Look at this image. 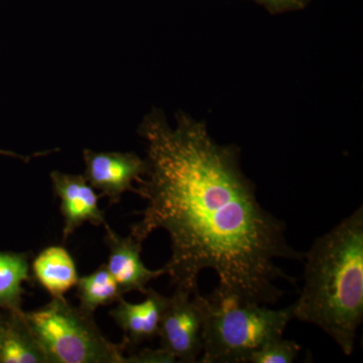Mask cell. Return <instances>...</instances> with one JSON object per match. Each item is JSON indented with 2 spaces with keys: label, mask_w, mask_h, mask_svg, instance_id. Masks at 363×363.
<instances>
[{
  "label": "cell",
  "mask_w": 363,
  "mask_h": 363,
  "mask_svg": "<svg viewBox=\"0 0 363 363\" xmlns=\"http://www.w3.org/2000/svg\"><path fill=\"white\" fill-rule=\"evenodd\" d=\"M138 135L147 156L135 193L147 205L130 235L143 242L159 229L169 234L164 269L175 288L194 293L202 271L212 269L222 293L260 305L278 302L279 279L295 284L279 260L304 255L289 245L285 224L260 205L240 150L215 142L206 124L184 112L172 126L152 111Z\"/></svg>",
  "instance_id": "obj_1"
},
{
  "label": "cell",
  "mask_w": 363,
  "mask_h": 363,
  "mask_svg": "<svg viewBox=\"0 0 363 363\" xmlns=\"http://www.w3.org/2000/svg\"><path fill=\"white\" fill-rule=\"evenodd\" d=\"M303 262L293 318L321 328L350 357L363 319V207L318 238Z\"/></svg>",
  "instance_id": "obj_2"
},
{
  "label": "cell",
  "mask_w": 363,
  "mask_h": 363,
  "mask_svg": "<svg viewBox=\"0 0 363 363\" xmlns=\"http://www.w3.org/2000/svg\"><path fill=\"white\" fill-rule=\"evenodd\" d=\"M195 294L204 320L201 363H247L262 344L283 336L294 319L292 305L274 310L217 289L208 296Z\"/></svg>",
  "instance_id": "obj_3"
},
{
  "label": "cell",
  "mask_w": 363,
  "mask_h": 363,
  "mask_svg": "<svg viewBox=\"0 0 363 363\" xmlns=\"http://www.w3.org/2000/svg\"><path fill=\"white\" fill-rule=\"evenodd\" d=\"M48 363H128V344L105 337L93 315L71 305L65 297L52 298L35 311L25 312Z\"/></svg>",
  "instance_id": "obj_4"
},
{
  "label": "cell",
  "mask_w": 363,
  "mask_h": 363,
  "mask_svg": "<svg viewBox=\"0 0 363 363\" xmlns=\"http://www.w3.org/2000/svg\"><path fill=\"white\" fill-rule=\"evenodd\" d=\"M196 292L175 288L162 314L157 334L160 348L177 362H197L203 352L204 320Z\"/></svg>",
  "instance_id": "obj_5"
},
{
  "label": "cell",
  "mask_w": 363,
  "mask_h": 363,
  "mask_svg": "<svg viewBox=\"0 0 363 363\" xmlns=\"http://www.w3.org/2000/svg\"><path fill=\"white\" fill-rule=\"evenodd\" d=\"M86 181L101 196L108 198L111 204H117L124 193L135 192L136 183L145 172V159L135 152H94L83 150Z\"/></svg>",
  "instance_id": "obj_6"
},
{
  "label": "cell",
  "mask_w": 363,
  "mask_h": 363,
  "mask_svg": "<svg viewBox=\"0 0 363 363\" xmlns=\"http://www.w3.org/2000/svg\"><path fill=\"white\" fill-rule=\"evenodd\" d=\"M50 178L55 194L61 200L64 242L86 222L95 226L106 223L104 212L98 206V196L84 176L52 171Z\"/></svg>",
  "instance_id": "obj_7"
},
{
  "label": "cell",
  "mask_w": 363,
  "mask_h": 363,
  "mask_svg": "<svg viewBox=\"0 0 363 363\" xmlns=\"http://www.w3.org/2000/svg\"><path fill=\"white\" fill-rule=\"evenodd\" d=\"M105 243L109 250L106 267L112 278L116 279L121 293L138 291L147 293V285L160 277L167 274L166 269L152 271L145 266L142 260L143 242L133 236L119 235L108 224H104Z\"/></svg>",
  "instance_id": "obj_8"
},
{
  "label": "cell",
  "mask_w": 363,
  "mask_h": 363,
  "mask_svg": "<svg viewBox=\"0 0 363 363\" xmlns=\"http://www.w3.org/2000/svg\"><path fill=\"white\" fill-rule=\"evenodd\" d=\"M145 298L138 304L124 300L117 301V306L109 315L123 331L124 340L128 345H138L152 340L159 334L162 314L168 304V297L152 289H147Z\"/></svg>",
  "instance_id": "obj_9"
},
{
  "label": "cell",
  "mask_w": 363,
  "mask_h": 363,
  "mask_svg": "<svg viewBox=\"0 0 363 363\" xmlns=\"http://www.w3.org/2000/svg\"><path fill=\"white\" fill-rule=\"evenodd\" d=\"M0 363H48L21 308L11 310L7 321H0Z\"/></svg>",
  "instance_id": "obj_10"
},
{
  "label": "cell",
  "mask_w": 363,
  "mask_h": 363,
  "mask_svg": "<svg viewBox=\"0 0 363 363\" xmlns=\"http://www.w3.org/2000/svg\"><path fill=\"white\" fill-rule=\"evenodd\" d=\"M35 278L52 298H62L77 284L75 262L66 248H45L33 262Z\"/></svg>",
  "instance_id": "obj_11"
},
{
  "label": "cell",
  "mask_w": 363,
  "mask_h": 363,
  "mask_svg": "<svg viewBox=\"0 0 363 363\" xmlns=\"http://www.w3.org/2000/svg\"><path fill=\"white\" fill-rule=\"evenodd\" d=\"M75 286H77V297L80 302L79 307L91 315L98 308L112 304L123 297L121 288L116 279L112 278L106 264L88 276L79 278Z\"/></svg>",
  "instance_id": "obj_12"
},
{
  "label": "cell",
  "mask_w": 363,
  "mask_h": 363,
  "mask_svg": "<svg viewBox=\"0 0 363 363\" xmlns=\"http://www.w3.org/2000/svg\"><path fill=\"white\" fill-rule=\"evenodd\" d=\"M28 271L26 253L0 252V307L20 309L23 284L30 279Z\"/></svg>",
  "instance_id": "obj_13"
},
{
  "label": "cell",
  "mask_w": 363,
  "mask_h": 363,
  "mask_svg": "<svg viewBox=\"0 0 363 363\" xmlns=\"http://www.w3.org/2000/svg\"><path fill=\"white\" fill-rule=\"evenodd\" d=\"M301 347L295 341L283 336L269 339L253 351L247 363H292L300 353Z\"/></svg>",
  "instance_id": "obj_14"
},
{
  "label": "cell",
  "mask_w": 363,
  "mask_h": 363,
  "mask_svg": "<svg viewBox=\"0 0 363 363\" xmlns=\"http://www.w3.org/2000/svg\"><path fill=\"white\" fill-rule=\"evenodd\" d=\"M177 362L175 358L162 348L150 350L145 348L128 355V363H169Z\"/></svg>",
  "instance_id": "obj_15"
},
{
  "label": "cell",
  "mask_w": 363,
  "mask_h": 363,
  "mask_svg": "<svg viewBox=\"0 0 363 363\" xmlns=\"http://www.w3.org/2000/svg\"><path fill=\"white\" fill-rule=\"evenodd\" d=\"M272 13H286L304 9L307 0H255Z\"/></svg>",
  "instance_id": "obj_16"
},
{
  "label": "cell",
  "mask_w": 363,
  "mask_h": 363,
  "mask_svg": "<svg viewBox=\"0 0 363 363\" xmlns=\"http://www.w3.org/2000/svg\"><path fill=\"white\" fill-rule=\"evenodd\" d=\"M0 155H6V156L16 157L18 159L23 160V161L28 162L30 160V157L21 156V155L16 154L13 152H6V150H0Z\"/></svg>",
  "instance_id": "obj_17"
},
{
  "label": "cell",
  "mask_w": 363,
  "mask_h": 363,
  "mask_svg": "<svg viewBox=\"0 0 363 363\" xmlns=\"http://www.w3.org/2000/svg\"><path fill=\"white\" fill-rule=\"evenodd\" d=\"M307 1H308V2H309V1H310V0H307Z\"/></svg>",
  "instance_id": "obj_18"
},
{
  "label": "cell",
  "mask_w": 363,
  "mask_h": 363,
  "mask_svg": "<svg viewBox=\"0 0 363 363\" xmlns=\"http://www.w3.org/2000/svg\"><path fill=\"white\" fill-rule=\"evenodd\" d=\"M0 321H1V320H0Z\"/></svg>",
  "instance_id": "obj_19"
}]
</instances>
